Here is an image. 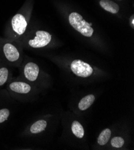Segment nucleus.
Masks as SVG:
<instances>
[{
  "instance_id": "obj_1",
  "label": "nucleus",
  "mask_w": 134,
  "mask_h": 150,
  "mask_svg": "<svg viewBox=\"0 0 134 150\" xmlns=\"http://www.w3.org/2000/svg\"><path fill=\"white\" fill-rule=\"evenodd\" d=\"M16 41L0 39V59L7 64L18 67L22 60V52Z\"/></svg>"
},
{
  "instance_id": "obj_2",
  "label": "nucleus",
  "mask_w": 134,
  "mask_h": 150,
  "mask_svg": "<svg viewBox=\"0 0 134 150\" xmlns=\"http://www.w3.org/2000/svg\"><path fill=\"white\" fill-rule=\"evenodd\" d=\"M28 26V20L24 14L17 13L12 18L10 25V37L17 41L24 35Z\"/></svg>"
},
{
  "instance_id": "obj_3",
  "label": "nucleus",
  "mask_w": 134,
  "mask_h": 150,
  "mask_svg": "<svg viewBox=\"0 0 134 150\" xmlns=\"http://www.w3.org/2000/svg\"><path fill=\"white\" fill-rule=\"evenodd\" d=\"M69 22L70 25L76 31L86 37H92L94 29L92 27V23H88L78 13L73 12L69 16Z\"/></svg>"
},
{
  "instance_id": "obj_4",
  "label": "nucleus",
  "mask_w": 134,
  "mask_h": 150,
  "mask_svg": "<svg viewBox=\"0 0 134 150\" xmlns=\"http://www.w3.org/2000/svg\"><path fill=\"white\" fill-rule=\"evenodd\" d=\"M36 86L22 79L20 80H10L7 85L9 92L16 96H27L35 92Z\"/></svg>"
},
{
  "instance_id": "obj_5",
  "label": "nucleus",
  "mask_w": 134,
  "mask_h": 150,
  "mask_svg": "<svg viewBox=\"0 0 134 150\" xmlns=\"http://www.w3.org/2000/svg\"><path fill=\"white\" fill-rule=\"evenodd\" d=\"M21 79L37 86L41 79L40 69L38 65L33 62H28L22 67Z\"/></svg>"
},
{
  "instance_id": "obj_6",
  "label": "nucleus",
  "mask_w": 134,
  "mask_h": 150,
  "mask_svg": "<svg viewBox=\"0 0 134 150\" xmlns=\"http://www.w3.org/2000/svg\"><path fill=\"white\" fill-rule=\"evenodd\" d=\"M70 70L76 76L82 79L91 77L94 72V69L90 64L80 59H75L71 62Z\"/></svg>"
},
{
  "instance_id": "obj_7",
  "label": "nucleus",
  "mask_w": 134,
  "mask_h": 150,
  "mask_svg": "<svg viewBox=\"0 0 134 150\" xmlns=\"http://www.w3.org/2000/svg\"><path fill=\"white\" fill-rule=\"evenodd\" d=\"M35 35L29 38L27 41V45L32 48L40 49L46 47L51 42L52 35L48 32L43 30L36 31Z\"/></svg>"
},
{
  "instance_id": "obj_8",
  "label": "nucleus",
  "mask_w": 134,
  "mask_h": 150,
  "mask_svg": "<svg viewBox=\"0 0 134 150\" xmlns=\"http://www.w3.org/2000/svg\"><path fill=\"white\" fill-rule=\"evenodd\" d=\"M11 72L6 65H0V88L3 87L11 80Z\"/></svg>"
},
{
  "instance_id": "obj_9",
  "label": "nucleus",
  "mask_w": 134,
  "mask_h": 150,
  "mask_svg": "<svg viewBox=\"0 0 134 150\" xmlns=\"http://www.w3.org/2000/svg\"><path fill=\"white\" fill-rule=\"evenodd\" d=\"M48 126L47 122L44 119H40L33 123L29 127V132L33 134H36L45 130Z\"/></svg>"
},
{
  "instance_id": "obj_10",
  "label": "nucleus",
  "mask_w": 134,
  "mask_h": 150,
  "mask_svg": "<svg viewBox=\"0 0 134 150\" xmlns=\"http://www.w3.org/2000/svg\"><path fill=\"white\" fill-rule=\"evenodd\" d=\"M96 97L94 95L90 94L82 98L78 104V108L80 111H85L90 108L95 100Z\"/></svg>"
},
{
  "instance_id": "obj_11",
  "label": "nucleus",
  "mask_w": 134,
  "mask_h": 150,
  "mask_svg": "<svg viewBox=\"0 0 134 150\" xmlns=\"http://www.w3.org/2000/svg\"><path fill=\"white\" fill-rule=\"evenodd\" d=\"M99 4L102 8L112 14H117L120 9L117 4L110 0H100Z\"/></svg>"
},
{
  "instance_id": "obj_12",
  "label": "nucleus",
  "mask_w": 134,
  "mask_h": 150,
  "mask_svg": "<svg viewBox=\"0 0 134 150\" xmlns=\"http://www.w3.org/2000/svg\"><path fill=\"white\" fill-rule=\"evenodd\" d=\"M71 130L74 136L78 139H82L84 137L85 131L83 126L77 120L73 121L71 125Z\"/></svg>"
},
{
  "instance_id": "obj_13",
  "label": "nucleus",
  "mask_w": 134,
  "mask_h": 150,
  "mask_svg": "<svg viewBox=\"0 0 134 150\" xmlns=\"http://www.w3.org/2000/svg\"><path fill=\"white\" fill-rule=\"evenodd\" d=\"M111 134L112 132L109 128H107L103 130L99 134V135L97 139V144L100 146H104L107 144L111 137Z\"/></svg>"
},
{
  "instance_id": "obj_14",
  "label": "nucleus",
  "mask_w": 134,
  "mask_h": 150,
  "mask_svg": "<svg viewBox=\"0 0 134 150\" xmlns=\"http://www.w3.org/2000/svg\"><path fill=\"white\" fill-rule=\"evenodd\" d=\"M125 144V139L121 137H114L110 142L111 146L115 148H120L123 146Z\"/></svg>"
},
{
  "instance_id": "obj_15",
  "label": "nucleus",
  "mask_w": 134,
  "mask_h": 150,
  "mask_svg": "<svg viewBox=\"0 0 134 150\" xmlns=\"http://www.w3.org/2000/svg\"><path fill=\"white\" fill-rule=\"evenodd\" d=\"M10 115V111L7 108L0 110V124L7 121Z\"/></svg>"
},
{
  "instance_id": "obj_16",
  "label": "nucleus",
  "mask_w": 134,
  "mask_h": 150,
  "mask_svg": "<svg viewBox=\"0 0 134 150\" xmlns=\"http://www.w3.org/2000/svg\"><path fill=\"white\" fill-rule=\"evenodd\" d=\"M130 24L131 27L133 29L134 28V16L132 15V16L130 18Z\"/></svg>"
},
{
  "instance_id": "obj_17",
  "label": "nucleus",
  "mask_w": 134,
  "mask_h": 150,
  "mask_svg": "<svg viewBox=\"0 0 134 150\" xmlns=\"http://www.w3.org/2000/svg\"><path fill=\"white\" fill-rule=\"evenodd\" d=\"M118 1H121V0H118Z\"/></svg>"
}]
</instances>
